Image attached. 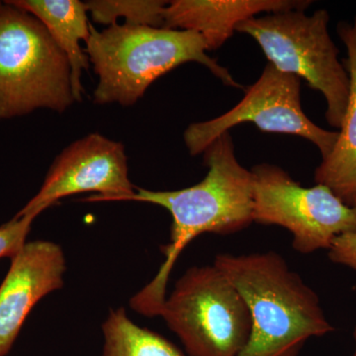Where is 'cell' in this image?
<instances>
[{
	"label": "cell",
	"mask_w": 356,
	"mask_h": 356,
	"mask_svg": "<svg viewBox=\"0 0 356 356\" xmlns=\"http://www.w3.org/2000/svg\"><path fill=\"white\" fill-rule=\"evenodd\" d=\"M130 181L125 147L98 133L76 140L58 154L38 193L16 216H38L60 199L97 192L88 202L126 201L135 193Z\"/></svg>",
	"instance_id": "9"
},
{
	"label": "cell",
	"mask_w": 356,
	"mask_h": 356,
	"mask_svg": "<svg viewBox=\"0 0 356 356\" xmlns=\"http://www.w3.org/2000/svg\"><path fill=\"white\" fill-rule=\"evenodd\" d=\"M35 218L33 215H15L13 219L0 227V259H13L22 250Z\"/></svg>",
	"instance_id": "16"
},
{
	"label": "cell",
	"mask_w": 356,
	"mask_h": 356,
	"mask_svg": "<svg viewBox=\"0 0 356 356\" xmlns=\"http://www.w3.org/2000/svg\"><path fill=\"white\" fill-rule=\"evenodd\" d=\"M11 4L32 14L50 33L51 38L67 56L70 67L72 93L76 102L83 97L81 76L89 60L81 48L90 33L88 10L79 0H11Z\"/></svg>",
	"instance_id": "13"
},
{
	"label": "cell",
	"mask_w": 356,
	"mask_h": 356,
	"mask_svg": "<svg viewBox=\"0 0 356 356\" xmlns=\"http://www.w3.org/2000/svg\"><path fill=\"white\" fill-rule=\"evenodd\" d=\"M65 271L64 252L55 243H26L11 259L0 285V356L13 348L33 307L64 285Z\"/></svg>",
	"instance_id": "10"
},
{
	"label": "cell",
	"mask_w": 356,
	"mask_h": 356,
	"mask_svg": "<svg viewBox=\"0 0 356 356\" xmlns=\"http://www.w3.org/2000/svg\"><path fill=\"white\" fill-rule=\"evenodd\" d=\"M95 22L117 24L119 18L125 25L163 27V13L168 1L163 0H89L84 2Z\"/></svg>",
	"instance_id": "15"
},
{
	"label": "cell",
	"mask_w": 356,
	"mask_h": 356,
	"mask_svg": "<svg viewBox=\"0 0 356 356\" xmlns=\"http://www.w3.org/2000/svg\"><path fill=\"white\" fill-rule=\"evenodd\" d=\"M74 102L64 51L41 21L4 2L0 10V120L38 109L62 113Z\"/></svg>",
	"instance_id": "4"
},
{
	"label": "cell",
	"mask_w": 356,
	"mask_h": 356,
	"mask_svg": "<svg viewBox=\"0 0 356 356\" xmlns=\"http://www.w3.org/2000/svg\"><path fill=\"white\" fill-rule=\"evenodd\" d=\"M252 173L254 222L287 229L300 254L329 250L337 236L356 233V206L344 204L329 187L302 186L269 163L254 166Z\"/></svg>",
	"instance_id": "7"
},
{
	"label": "cell",
	"mask_w": 356,
	"mask_h": 356,
	"mask_svg": "<svg viewBox=\"0 0 356 356\" xmlns=\"http://www.w3.org/2000/svg\"><path fill=\"white\" fill-rule=\"evenodd\" d=\"M203 161L209 170L199 184L175 191L136 187L135 193L126 200L161 206L172 217L170 242L161 247L165 261L154 280L131 299V308L140 315L159 316L173 266L196 236L206 233L233 235L254 222L252 170L236 159L229 132L222 134L204 151Z\"/></svg>",
	"instance_id": "1"
},
{
	"label": "cell",
	"mask_w": 356,
	"mask_h": 356,
	"mask_svg": "<svg viewBox=\"0 0 356 356\" xmlns=\"http://www.w3.org/2000/svg\"><path fill=\"white\" fill-rule=\"evenodd\" d=\"M102 331V356H185L165 337L134 324L123 308L110 312Z\"/></svg>",
	"instance_id": "14"
},
{
	"label": "cell",
	"mask_w": 356,
	"mask_h": 356,
	"mask_svg": "<svg viewBox=\"0 0 356 356\" xmlns=\"http://www.w3.org/2000/svg\"><path fill=\"white\" fill-rule=\"evenodd\" d=\"M2 6H3V3H2V2H0V10H1Z\"/></svg>",
	"instance_id": "19"
},
{
	"label": "cell",
	"mask_w": 356,
	"mask_h": 356,
	"mask_svg": "<svg viewBox=\"0 0 356 356\" xmlns=\"http://www.w3.org/2000/svg\"><path fill=\"white\" fill-rule=\"evenodd\" d=\"M312 3L310 0H173L166 4L163 27L198 33L208 51L217 50L243 21L262 13L306 10Z\"/></svg>",
	"instance_id": "11"
},
{
	"label": "cell",
	"mask_w": 356,
	"mask_h": 356,
	"mask_svg": "<svg viewBox=\"0 0 356 356\" xmlns=\"http://www.w3.org/2000/svg\"><path fill=\"white\" fill-rule=\"evenodd\" d=\"M355 290H356V286H355ZM353 337H355V351H353V355H351V356H356V327H355V334H353Z\"/></svg>",
	"instance_id": "18"
},
{
	"label": "cell",
	"mask_w": 356,
	"mask_h": 356,
	"mask_svg": "<svg viewBox=\"0 0 356 356\" xmlns=\"http://www.w3.org/2000/svg\"><path fill=\"white\" fill-rule=\"evenodd\" d=\"M207 51L194 31L118 23L97 31L91 25L86 55L98 76L93 102L131 106L154 81L189 62L205 65L227 86L243 88Z\"/></svg>",
	"instance_id": "3"
},
{
	"label": "cell",
	"mask_w": 356,
	"mask_h": 356,
	"mask_svg": "<svg viewBox=\"0 0 356 356\" xmlns=\"http://www.w3.org/2000/svg\"><path fill=\"white\" fill-rule=\"evenodd\" d=\"M159 316L188 356H238L252 332L245 300L214 264L189 268Z\"/></svg>",
	"instance_id": "6"
},
{
	"label": "cell",
	"mask_w": 356,
	"mask_h": 356,
	"mask_svg": "<svg viewBox=\"0 0 356 356\" xmlns=\"http://www.w3.org/2000/svg\"><path fill=\"white\" fill-rule=\"evenodd\" d=\"M214 264L242 295L252 318L238 356H298L312 337L334 331L317 293L277 252L220 254Z\"/></svg>",
	"instance_id": "2"
},
{
	"label": "cell",
	"mask_w": 356,
	"mask_h": 356,
	"mask_svg": "<svg viewBox=\"0 0 356 356\" xmlns=\"http://www.w3.org/2000/svg\"><path fill=\"white\" fill-rule=\"evenodd\" d=\"M329 22L325 9L312 15L305 10H288L250 18L236 31L254 38L269 64L305 79L311 88L322 93L327 103L325 119L339 130L350 96V76L339 60Z\"/></svg>",
	"instance_id": "5"
},
{
	"label": "cell",
	"mask_w": 356,
	"mask_h": 356,
	"mask_svg": "<svg viewBox=\"0 0 356 356\" xmlns=\"http://www.w3.org/2000/svg\"><path fill=\"white\" fill-rule=\"evenodd\" d=\"M337 34L348 51L346 69L350 96L339 137L331 154L316 168L315 181L329 187L344 204L356 206V15L353 23L341 21Z\"/></svg>",
	"instance_id": "12"
},
{
	"label": "cell",
	"mask_w": 356,
	"mask_h": 356,
	"mask_svg": "<svg viewBox=\"0 0 356 356\" xmlns=\"http://www.w3.org/2000/svg\"><path fill=\"white\" fill-rule=\"evenodd\" d=\"M243 123L254 124L262 132L288 134L310 140L322 159L331 154L339 137V131L318 127L303 111L299 77L280 72L271 64L264 67L234 108L212 120L191 124L184 132L185 146L191 156L203 154L220 136Z\"/></svg>",
	"instance_id": "8"
},
{
	"label": "cell",
	"mask_w": 356,
	"mask_h": 356,
	"mask_svg": "<svg viewBox=\"0 0 356 356\" xmlns=\"http://www.w3.org/2000/svg\"><path fill=\"white\" fill-rule=\"evenodd\" d=\"M329 257L334 264L356 271V233L344 234L334 238L329 250Z\"/></svg>",
	"instance_id": "17"
}]
</instances>
